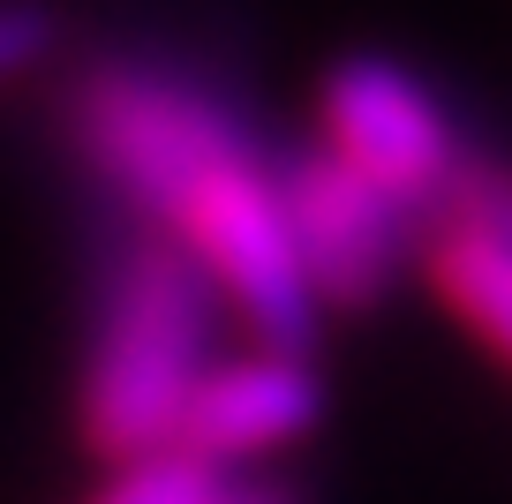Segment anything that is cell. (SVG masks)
I'll return each instance as SVG.
<instances>
[{
  "instance_id": "obj_1",
  "label": "cell",
  "mask_w": 512,
  "mask_h": 504,
  "mask_svg": "<svg viewBox=\"0 0 512 504\" xmlns=\"http://www.w3.org/2000/svg\"><path fill=\"white\" fill-rule=\"evenodd\" d=\"M61 128L128 226L174 241L211 294L241 309L264 354L317 347V301L279 219V174L211 83L151 61H91L61 91Z\"/></svg>"
},
{
  "instance_id": "obj_2",
  "label": "cell",
  "mask_w": 512,
  "mask_h": 504,
  "mask_svg": "<svg viewBox=\"0 0 512 504\" xmlns=\"http://www.w3.org/2000/svg\"><path fill=\"white\" fill-rule=\"evenodd\" d=\"M211 279L159 234H128L98 286V331L83 362L76 422L83 444L113 467L166 452L181 437L189 392L211 369V324H219Z\"/></svg>"
},
{
  "instance_id": "obj_3",
  "label": "cell",
  "mask_w": 512,
  "mask_h": 504,
  "mask_svg": "<svg viewBox=\"0 0 512 504\" xmlns=\"http://www.w3.org/2000/svg\"><path fill=\"white\" fill-rule=\"evenodd\" d=\"M272 174H279V219H287V241H294L309 301H317V309H339V316L377 309L384 286L400 279L407 249H422L430 226L407 204H392L377 181H362L347 158H332L324 143L279 158Z\"/></svg>"
},
{
  "instance_id": "obj_4",
  "label": "cell",
  "mask_w": 512,
  "mask_h": 504,
  "mask_svg": "<svg viewBox=\"0 0 512 504\" xmlns=\"http://www.w3.org/2000/svg\"><path fill=\"white\" fill-rule=\"evenodd\" d=\"M324 151L347 158L354 174L377 181L422 226H437L475 143H460V128L437 113V98L400 61L362 53V61H339L324 76Z\"/></svg>"
},
{
  "instance_id": "obj_5",
  "label": "cell",
  "mask_w": 512,
  "mask_h": 504,
  "mask_svg": "<svg viewBox=\"0 0 512 504\" xmlns=\"http://www.w3.org/2000/svg\"><path fill=\"white\" fill-rule=\"evenodd\" d=\"M324 422V377L309 354H241V362H211L204 384L189 392L181 414V452H196L204 467L234 474L241 459L287 452Z\"/></svg>"
},
{
  "instance_id": "obj_6",
  "label": "cell",
  "mask_w": 512,
  "mask_h": 504,
  "mask_svg": "<svg viewBox=\"0 0 512 504\" xmlns=\"http://www.w3.org/2000/svg\"><path fill=\"white\" fill-rule=\"evenodd\" d=\"M422 271H430L437 294L512 362V249H497L490 234H475V226H460V219H437L430 234H422Z\"/></svg>"
},
{
  "instance_id": "obj_7",
  "label": "cell",
  "mask_w": 512,
  "mask_h": 504,
  "mask_svg": "<svg viewBox=\"0 0 512 504\" xmlns=\"http://www.w3.org/2000/svg\"><path fill=\"white\" fill-rule=\"evenodd\" d=\"M226 482H234V474H219L196 452L166 444V452H144V459H128V467H113V482L98 489L91 504H219Z\"/></svg>"
},
{
  "instance_id": "obj_8",
  "label": "cell",
  "mask_w": 512,
  "mask_h": 504,
  "mask_svg": "<svg viewBox=\"0 0 512 504\" xmlns=\"http://www.w3.org/2000/svg\"><path fill=\"white\" fill-rule=\"evenodd\" d=\"M445 219H460V226H475V234H490L497 249H512V166H505V158L467 151L460 189H452Z\"/></svg>"
},
{
  "instance_id": "obj_9",
  "label": "cell",
  "mask_w": 512,
  "mask_h": 504,
  "mask_svg": "<svg viewBox=\"0 0 512 504\" xmlns=\"http://www.w3.org/2000/svg\"><path fill=\"white\" fill-rule=\"evenodd\" d=\"M53 8L46 0H0V83L31 76L38 61L53 53Z\"/></svg>"
},
{
  "instance_id": "obj_10",
  "label": "cell",
  "mask_w": 512,
  "mask_h": 504,
  "mask_svg": "<svg viewBox=\"0 0 512 504\" xmlns=\"http://www.w3.org/2000/svg\"><path fill=\"white\" fill-rule=\"evenodd\" d=\"M219 504H309V497H302V482H287V474H234Z\"/></svg>"
}]
</instances>
